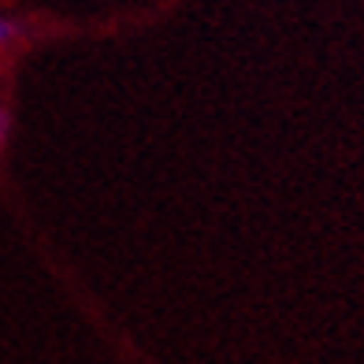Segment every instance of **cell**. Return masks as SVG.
Returning a JSON list of instances; mask_svg holds the SVG:
<instances>
[{"instance_id":"6da1fadb","label":"cell","mask_w":364,"mask_h":364,"mask_svg":"<svg viewBox=\"0 0 364 364\" xmlns=\"http://www.w3.org/2000/svg\"><path fill=\"white\" fill-rule=\"evenodd\" d=\"M19 34H23V23H15V19H8V15H0V48H8Z\"/></svg>"},{"instance_id":"7a4b0ae2","label":"cell","mask_w":364,"mask_h":364,"mask_svg":"<svg viewBox=\"0 0 364 364\" xmlns=\"http://www.w3.org/2000/svg\"><path fill=\"white\" fill-rule=\"evenodd\" d=\"M8 130H11V115H8L4 105H0V149L8 145Z\"/></svg>"}]
</instances>
